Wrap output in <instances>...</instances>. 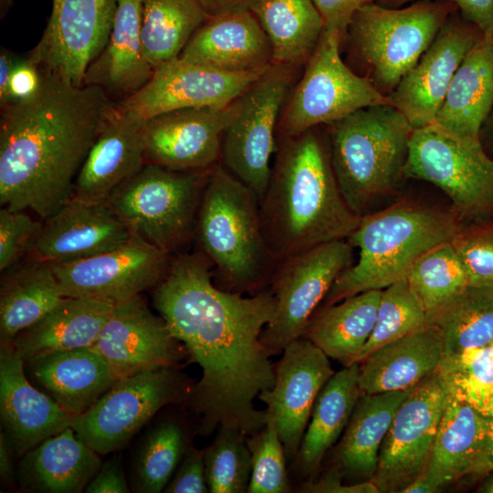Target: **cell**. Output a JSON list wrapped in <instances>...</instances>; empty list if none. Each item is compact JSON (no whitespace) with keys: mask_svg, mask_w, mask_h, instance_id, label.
<instances>
[{"mask_svg":"<svg viewBox=\"0 0 493 493\" xmlns=\"http://www.w3.org/2000/svg\"><path fill=\"white\" fill-rule=\"evenodd\" d=\"M209 172L145 163L106 203L131 234L171 255L195 232Z\"/></svg>","mask_w":493,"mask_h":493,"instance_id":"obj_8","label":"cell"},{"mask_svg":"<svg viewBox=\"0 0 493 493\" xmlns=\"http://www.w3.org/2000/svg\"><path fill=\"white\" fill-rule=\"evenodd\" d=\"M328 126L337 183L362 217L375 201L393 194L404 176L414 129L390 104L360 109Z\"/></svg>","mask_w":493,"mask_h":493,"instance_id":"obj_6","label":"cell"},{"mask_svg":"<svg viewBox=\"0 0 493 493\" xmlns=\"http://www.w3.org/2000/svg\"><path fill=\"white\" fill-rule=\"evenodd\" d=\"M456 10L441 0H418L400 7L372 1L355 12L346 36L367 68L368 79L389 96Z\"/></svg>","mask_w":493,"mask_h":493,"instance_id":"obj_7","label":"cell"},{"mask_svg":"<svg viewBox=\"0 0 493 493\" xmlns=\"http://www.w3.org/2000/svg\"><path fill=\"white\" fill-rule=\"evenodd\" d=\"M267 68L227 72L179 57L155 69L141 89L117 101L116 107L143 121L174 110L226 107Z\"/></svg>","mask_w":493,"mask_h":493,"instance_id":"obj_17","label":"cell"},{"mask_svg":"<svg viewBox=\"0 0 493 493\" xmlns=\"http://www.w3.org/2000/svg\"><path fill=\"white\" fill-rule=\"evenodd\" d=\"M404 177L440 188L465 226L493 221V159L480 140L459 137L435 122L414 129Z\"/></svg>","mask_w":493,"mask_h":493,"instance_id":"obj_9","label":"cell"},{"mask_svg":"<svg viewBox=\"0 0 493 493\" xmlns=\"http://www.w3.org/2000/svg\"><path fill=\"white\" fill-rule=\"evenodd\" d=\"M414 387L361 394L335 453L334 469L341 477L362 481L372 478L382 443L398 408Z\"/></svg>","mask_w":493,"mask_h":493,"instance_id":"obj_32","label":"cell"},{"mask_svg":"<svg viewBox=\"0 0 493 493\" xmlns=\"http://www.w3.org/2000/svg\"><path fill=\"white\" fill-rule=\"evenodd\" d=\"M143 124L115 103L78 173L73 196L106 202L115 188L141 170L146 163Z\"/></svg>","mask_w":493,"mask_h":493,"instance_id":"obj_24","label":"cell"},{"mask_svg":"<svg viewBox=\"0 0 493 493\" xmlns=\"http://www.w3.org/2000/svg\"><path fill=\"white\" fill-rule=\"evenodd\" d=\"M480 141L487 152L493 153V107L481 129Z\"/></svg>","mask_w":493,"mask_h":493,"instance_id":"obj_59","label":"cell"},{"mask_svg":"<svg viewBox=\"0 0 493 493\" xmlns=\"http://www.w3.org/2000/svg\"><path fill=\"white\" fill-rule=\"evenodd\" d=\"M447 396L436 371L416 384L400 405L371 479L380 493L402 492L425 471Z\"/></svg>","mask_w":493,"mask_h":493,"instance_id":"obj_15","label":"cell"},{"mask_svg":"<svg viewBox=\"0 0 493 493\" xmlns=\"http://www.w3.org/2000/svg\"><path fill=\"white\" fill-rule=\"evenodd\" d=\"M488 418L448 393L426 467L421 475L440 489L467 476L480 450Z\"/></svg>","mask_w":493,"mask_h":493,"instance_id":"obj_35","label":"cell"},{"mask_svg":"<svg viewBox=\"0 0 493 493\" xmlns=\"http://www.w3.org/2000/svg\"><path fill=\"white\" fill-rule=\"evenodd\" d=\"M180 58L227 72H246L272 64V47L253 13L242 8L209 17Z\"/></svg>","mask_w":493,"mask_h":493,"instance_id":"obj_25","label":"cell"},{"mask_svg":"<svg viewBox=\"0 0 493 493\" xmlns=\"http://www.w3.org/2000/svg\"><path fill=\"white\" fill-rule=\"evenodd\" d=\"M2 273L0 341H11L66 296L49 263L26 259Z\"/></svg>","mask_w":493,"mask_h":493,"instance_id":"obj_33","label":"cell"},{"mask_svg":"<svg viewBox=\"0 0 493 493\" xmlns=\"http://www.w3.org/2000/svg\"><path fill=\"white\" fill-rule=\"evenodd\" d=\"M477 492L493 493V472L485 477L484 481L477 488Z\"/></svg>","mask_w":493,"mask_h":493,"instance_id":"obj_60","label":"cell"},{"mask_svg":"<svg viewBox=\"0 0 493 493\" xmlns=\"http://www.w3.org/2000/svg\"><path fill=\"white\" fill-rule=\"evenodd\" d=\"M334 372L329 357L305 337L289 342L274 364V385L257 398L276 424L287 458L296 457L317 396Z\"/></svg>","mask_w":493,"mask_h":493,"instance_id":"obj_19","label":"cell"},{"mask_svg":"<svg viewBox=\"0 0 493 493\" xmlns=\"http://www.w3.org/2000/svg\"><path fill=\"white\" fill-rule=\"evenodd\" d=\"M131 236L106 202L72 196L43 220L26 257L49 264L71 262L114 249Z\"/></svg>","mask_w":493,"mask_h":493,"instance_id":"obj_22","label":"cell"},{"mask_svg":"<svg viewBox=\"0 0 493 493\" xmlns=\"http://www.w3.org/2000/svg\"><path fill=\"white\" fill-rule=\"evenodd\" d=\"M208 491L204 450L197 449L191 444L163 492L205 493Z\"/></svg>","mask_w":493,"mask_h":493,"instance_id":"obj_48","label":"cell"},{"mask_svg":"<svg viewBox=\"0 0 493 493\" xmlns=\"http://www.w3.org/2000/svg\"><path fill=\"white\" fill-rule=\"evenodd\" d=\"M383 289H370L319 309L302 337L344 366L356 363L376 322Z\"/></svg>","mask_w":493,"mask_h":493,"instance_id":"obj_34","label":"cell"},{"mask_svg":"<svg viewBox=\"0 0 493 493\" xmlns=\"http://www.w3.org/2000/svg\"><path fill=\"white\" fill-rule=\"evenodd\" d=\"M113 306L65 297L52 310L12 341L24 362L59 351L92 347Z\"/></svg>","mask_w":493,"mask_h":493,"instance_id":"obj_31","label":"cell"},{"mask_svg":"<svg viewBox=\"0 0 493 493\" xmlns=\"http://www.w3.org/2000/svg\"><path fill=\"white\" fill-rule=\"evenodd\" d=\"M405 279L426 312L442 305L468 285L451 242L424 255L407 272Z\"/></svg>","mask_w":493,"mask_h":493,"instance_id":"obj_42","label":"cell"},{"mask_svg":"<svg viewBox=\"0 0 493 493\" xmlns=\"http://www.w3.org/2000/svg\"><path fill=\"white\" fill-rule=\"evenodd\" d=\"M24 362L39 389L74 418L87 412L119 380L107 361L91 347Z\"/></svg>","mask_w":493,"mask_h":493,"instance_id":"obj_26","label":"cell"},{"mask_svg":"<svg viewBox=\"0 0 493 493\" xmlns=\"http://www.w3.org/2000/svg\"><path fill=\"white\" fill-rule=\"evenodd\" d=\"M300 489V492L306 493H380L378 487L372 480L342 484L341 475L334 468L317 480L310 479L305 482Z\"/></svg>","mask_w":493,"mask_h":493,"instance_id":"obj_52","label":"cell"},{"mask_svg":"<svg viewBox=\"0 0 493 493\" xmlns=\"http://www.w3.org/2000/svg\"><path fill=\"white\" fill-rule=\"evenodd\" d=\"M190 445L179 421L170 418L156 425L136 451L131 467L133 491H163Z\"/></svg>","mask_w":493,"mask_h":493,"instance_id":"obj_40","label":"cell"},{"mask_svg":"<svg viewBox=\"0 0 493 493\" xmlns=\"http://www.w3.org/2000/svg\"><path fill=\"white\" fill-rule=\"evenodd\" d=\"M359 373V363L344 366L334 372L318 394L295 457L302 476H312L346 428L362 394Z\"/></svg>","mask_w":493,"mask_h":493,"instance_id":"obj_36","label":"cell"},{"mask_svg":"<svg viewBox=\"0 0 493 493\" xmlns=\"http://www.w3.org/2000/svg\"><path fill=\"white\" fill-rule=\"evenodd\" d=\"M259 215L267 245L278 262L348 239L358 226L361 217L337 183L330 144L316 128L279 139Z\"/></svg>","mask_w":493,"mask_h":493,"instance_id":"obj_3","label":"cell"},{"mask_svg":"<svg viewBox=\"0 0 493 493\" xmlns=\"http://www.w3.org/2000/svg\"><path fill=\"white\" fill-rule=\"evenodd\" d=\"M426 321L442 332L444 355L492 343L493 286H466L447 301L427 311Z\"/></svg>","mask_w":493,"mask_h":493,"instance_id":"obj_39","label":"cell"},{"mask_svg":"<svg viewBox=\"0 0 493 493\" xmlns=\"http://www.w3.org/2000/svg\"><path fill=\"white\" fill-rule=\"evenodd\" d=\"M43 220L33 219L24 210L2 206L0 210V270L10 268L26 257Z\"/></svg>","mask_w":493,"mask_h":493,"instance_id":"obj_47","label":"cell"},{"mask_svg":"<svg viewBox=\"0 0 493 493\" xmlns=\"http://www.w3.org/2000/svg\"><path fill=\"white\" fill-rule=\"evenodd\" d=\"M0 415L16 457L71 426L74 417L26 375L12 341H0Z\"/></svg>","mask_w":493,"mask_h":493,"instance_id":"obj_23","label":"cell"},{"mask_svg":"<svg viewBox=\"0 0 493 493\" xmlns=\"http://www.w3.org/2000/svg\"><path fill=\"white\" fill-rule=\"evenodd\" d=\"M192 387L178 367L144 371L118 380L73 419L77 435L100 455L122 448L163 407L187 401Z\"/></svg>","mask_w":493,"mask_h":493,"instance_id":"obj_12","label":"cell"},{"mask_svg":"<svg viewBox=\"0 0 493 493\" xmlns=\"http://www.w3.org/2000/svg\"><path fill=\"white\" fill-rule=\"evenodd\" d=\"M493 472V417H489L480 450L467 476L485 477Z\"/></svg>","mask_w":493,"mask_h":493,"instance_id":"obj_54","label":"cell"},{"mask_svg":"<svg viewBox=\"0 0 493 493\" xmlns=\"http://www.w3.org/2000/svg\"><path fill=\"white\" fill-rule=\"evenodd\" d=\"M426 324V311L405 278L391 284L383 289L373 330L356 363H361L383 345Z\"/></svg>","mask_w":493,"mask_h":493,"instance_id":"obj_44","label":"cell"},{"mask_svg":"<svg viewBox=\"0 0 493 493\" xmlns=\"http://www.w3.org/2000/svg\"><path fill=\"white\" fill-rule=\"evenodd\" d=\"M231 104L174 110L146 120L143 124L146 163L175 171H210L220 162Z\"/></svg>","mask_w":493,"mask_h":493,"instance_id":"obj_21","label":"cell"},{"mask_svg":"<svg viewBox=\"0 0 493 493\" xmlns=\"http://www.w3.org/2000/svg\"><path fill=\"white\" fill-rule=\"evenodd\" d=\"M18 55L2 47L0 51V107L1 110L11 103L9 86L14 66Z\"/></svg>","mask_w":493,"mask_h":493,"instance_id":"obj_56","label":"cell"},{"mask_svg":"<svg viewBox=\"0 0 493 493\" xmlns=\"http://www.w3.org/2000/svg\"><path fill=\"white\" fill-rule=\"evenodd\" d=\"M198 0H141V35L153 70L180 57L208 19Z\"/></svg>","mask_w":493,"mask_h":493,"instance_id":"obj_38","label":"cell"},{"mask_svg":"<svg viewBox=\"0 0 493 493\" xmlns=\"http://www.w3.org/2000/svg\"><path fill=\"white\" fill-rule=\"evenodd\" d=\"M252 469L248 493H286L290 491L286 467V453L275 422L247 435Z\"/></svg>","mask_w":493,"mask_h":493,"instance_id":"obj_45","label":"cell"},{"mask_svg":"<svg viewBox=\"0 0 493 493\" xmlns=\"http://www.w3.org/2000/svg\"><path fill=\"white\" fill-rule=\"evenodd\" d=\"M457 12L448 16L419 61L388 96L414 130L435 122L454 74L482 36Z\"/></svg>","mask_w":493,"mask_h":493,"instance_id":"obj_20","label":"cell"},{"mask_svg":"<svg viewBox=\"0 0 493 493\" xmlns=\"http://www.w3.org/2000/svg\"><path fill=\"white\" fill-rule=\"evenodd\" d=\"M451 244L468 285L493 286V221L465 226Z\"/></svg>","mask_w":493,"mask_h":493,"instance_id":"obj_46","label":"cell"},{"mask_svg":"<svg viewBox=\"0 0 493 493\" xmlns=\"http://www.w3.org/2000/svg\"><path fill=\"white\" fill-rule=\"evenodd\" d=\"M15 451L7 439L5 434L0 433V477L1 481L8 488H14L16 482V472L15 468Z\"/></svg>","mask_w":493,"mask_h":493,"instance_id":"obj_55","label":"cell"},{"mask_svg":"<svg viewBox=\"0 0 493 493\" xmlns=\"http://www.w3.org/2000/svg\"><path fill=\"white\" fill-rule=\"evenodd\" d=\"M194 234L218 288L252 295L269 286L278 261L263 235L259 200L220 162L208 173Z\"/></svg>","mask_w":493,"mask_h":493,"instance_id":"obj_5","label":"cell"},{"mask_svg":"<svg viewBox=\"0 0 493 493\" xmlns=\"http://www.w3.org/2000/svg\"><path fill=\"white\" fill-rule=\"evenodd\" d=\"M342 39L337 32L323 31L280 117L279 139L329 125L362 108L393 105L367 77L357 75L342 61Z\"/></svg>","mask_w":493,"mask_h":493,"instance_id":"obj_11","label":"cell"},{"mask_svg":"<svg viewBox=\"0 0 493 493\" xmlns=\"http://www.w3.org/2000/svg\"><path fill=\"white\" fill-rule=\"evenodd\" d=\"M246 438L236 427L220 426L214 441L204 449L209 492H247L252 461Z\"/></svg>","mask_w":493,"mask_h":493,"instance_id":"obj_43","label":"cell"},{"mask_svg":"<svg viewBox=\"0 0 493 493\" xmlns=\"http://www.w3.org/2000/svg\"><path fill=\"white\" fill-rule=\"evenodd\" d=\"M445 353L442 332L432 324L376 350L360 364L362 394L409 390L437 371Z\"/></svg>","mask_w":493,"mask_h":493,"instance_id":"obj_28","label":"cell"},{"mask_svg":"<svg viewBox=\"0 0 493 493\" xmlns=\"http://www.w3.org/2000/svg\"><path fill=\"white\" fill-rule=\"evenodd\" d=\"M347 239L320 244L280 262L269 283L275 311L262 333L273 355L302 337L339 275L353 264Z\"/></svg>","mask_w":493,"mask_h":493,"instance_id":"obj_13","label":"cell"},{"mask_svg":"<svg viewBox=\"0 0 493 493\" xmlns=\"http://www.w3.org/2000/svg\"><path fill=\"white\" fill-rule=\"evenodd\" d=\"M171 259L170 254L131 234L125 243L110 251L50 265L66 297L114 306L155 287Z\"/></svg>","mask_w":493,"mask_h":493,"instance_id":"obj_14","label":"cell"},{"mask_svg":"<svg viewBox=\"0 0 493 493\" xmlns=\"http://www.w3.org/2000/svg\"><path fill=\"white\" fill-rule=\"evenodd\" d=\"M323 22L324 30L346 36L348 26L355 12L373 0H312Z\"/></svg>","mask_w":493,"mask_h":493,"instance_id":"obj_51","label":"cell"},{"mask_svg":"<svg viewBox=\"0 0 493 493\" xmlns=\"http://www.w3.org/2000/svg\"><path fill=\"white\" fill-rule=\"evenodd\" d=\"M120 380L144 371L178 367L188 356L165 320L137 295L113 306L92 345Z\"/></svg>","mask_w":493,"mask_h":493,"instance_id":"obj_18","label":"cell"},{"mask_svg":"<svg viewBox=\"0 0 493 493\" xmlns=\"http://www.w3.org/2000/svg\"><path fill=\"white\" fill-rule=\"evenodd\" d=\"M41 71L34 96L1 110L0 204L45 220L72 198L78 173L116 102L100 87L76 86Z\"/></svg>","mask_w":493,"mask_h":493,"instance_id":"obj_2","label":"cell"},{"mask_svg":"<svg viewBox=\"0 0 493 493\" xmlns=\"http://www.w3.org/2000/svg\"><path fill=\"white\" fill-rule=\"evenodd\" d=\"M249 10L272 47V64H306L324 31L323 19L312 0H254Z\"/></svg>","mask_w":493,"mask_h":493,"instance_id":"obj_37","label":"cell"},{"mask_svg":"<svg viewBox=\"0 0 493 493\" xmlns=\"http://www.w3.org/2000/svg\"><path fill=\"white\" fill-rule=\"evenodd\" d=\"M100 456L69 426L20 457L16 482L24 492L79 493L100 468Z\"/></svg>","mask_w":493,"mask_h":493,"instance_id":"obj_27","label":"cell"},{"mask_svg":"<svg viewBox=\"0 0 493 493\" xmlns=\"http://www.w3.org/2000/svg\"><path fill=\"white\" fill-rule=\"evenodd\" d=\"M153 72L143 51L141 0H119L108 42L89 67L84 85L100 87L121 100L141 89Z\"/></svg>","mask_w":493,"mask_h":493,"instance_id":"obj_29","label":"cell"},{"mask_svg":"<svg viewBox=\"0 0 493 493\" xmlns=\"http://www.w3.org/2000/svg\"><path fill=\"white\" fill-rule=\"evenodd\" d=\"M437 372L449 394L493 417V342L444 355Z\"/></svg>","mask_w":493,"mask_h":493,"instance_id":"obj_41","label":"cell"},{"mask_svg":"<svg viewBox=\"0 0 493 493\" xmlns=\"http://www.w3.org/2000/svg\"><path fill=\"white\" fill-rule=\"evenodd\" d=\"M88 493L130 492L121 461L112 457L103 465L85 488Z\"/></svg>","mask_w":493,"mask_h":493,"instance_id":"obj_53","label":"cell"},{"mask_svg":"<svg viewBox=\"0 0 493 493\" xmlns=\"http://www.w3.org/2000/svg\"><path fill=\"white\" fill-rule=\"evenodd\" d=\"M202 253L172 258L153 292V305L172 334L202 369L187 400L201 417L199 431L234 426L250 435L265 426L266 410L254 400L275 383L271 351L261 333L273 317L269 287L245 297L214 282Z\"/></svg>","mask_w":493,"mask_h":493,"instance_id":"obj_1","label":"cell"},{"mask_svg":"<svg viewBox=\"0 0 493 493\" xmlns=\"http://www.w3.org/2000/svg\"><path fill=\"white\" fill-rule=\"evenodd\" d=\"M119 0H52L38 43L28 53L42 69L83 86L110 37Z\"/></svg>","mask_w":493,"mask_h":493,"instance_id":"obj_16","label":"cell"},{"mask_svg":"<svg viewBox=\"0 0 493 493\" xmlns=\"http://www.w3.org/2000/svg\"><path fill=\"white\" fill-rule=\"evenodd\" d=\"M42 71L29 56H19L12 71L9 93L11 103L27 100L39 89Z\"/></svg>","mask_w":493,"mask_h":493,"instance_id":"obj_50","label":"cell"},{"mask_svg":"<svg viewBox=\"0 0 493 493\" xmlns=\"http://www.w3.org/2000/svg\"><path fill=\"white\" fill-rule=\"evenodd\" d=\"M418 0H379L389 7H400ZM453 4L459 14L476 26L482 37L493 38V0H441Z\"/></svg>","mask_w":493,"mask_h":493,"instance_id":"obj_49","label":"cell"},{"mask_svg":"<svg viewBox=\"0 0 493 493\" xmlns=\"http://www.w3.org/2000/svg\"><path fill=\"white\" fill-rule=\"evenodd\" d=\"M493 107V38L481 37L453 76L435 123L462 138L480 140Z\"/></svg>","mask_w":493,"mask_h":493,"instance_id":"obj_30","label":"cell"},{"mask_svg":"<svg viewBox=\"0 0 493 493\" xmlns=\"http://www.w3.org/2000/svg\"><path fill=\"white\" fill-rule=\"evenodd\" d=\"M208 17L236 9L248 8L254 0H198Z\"/></svg>","mask_w":493,"mask_h":493,"instance_id":"obj_57","label":"cell"},{"mask_svg":"<svg viewBox=\"0 0 493 493\" xmlns=\"http://www.w3.org/2000/svg\"><path fill=\"white\" fill-rule=\"evenodd\" d=\"M441 489L424 475H420L411 484L405 487L401 493H435Z\"/></svg>","mask_w":493,"mask_h":493,"instance_id":"obj_58","label":"cell"},{"mask_svg":"<svg viewBox=\"0 0 493 493\" xmlns=\"http://www.w3.org/2000/svg\"><path fill=\"white\" fill-rule=\"evenodd\" d=\"M295 67L271 64L232 102L224 131L220 163L260 201L277 152L276 131L292 89Z\"/></svg>","mask_w":493,"mask_h":493,"instance_id":"obj_10","label":"cell"},{"mask_svg":"<svg viewBox=\"0 0 493 493\" xmlns=\"http://www.w3.org/2000/svg\"><path fill=\"white\" fill-rule=\"evenodd\" d=\"M464 226L451 206L406 199L362 216L347 239L359 249V258L339 275L320 309L366 290L383 289L404 278L416 261L436 246L452 242Z\"/></svg>","mask_w":493,"mask_h":493,"instance_id":"obj_4","label":"cell"}]
</instances>
